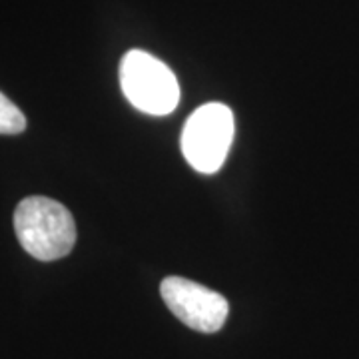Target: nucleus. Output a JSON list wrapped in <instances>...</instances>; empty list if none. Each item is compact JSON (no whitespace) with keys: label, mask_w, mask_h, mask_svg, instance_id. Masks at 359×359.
I'll list each match as a JSON object with an SVG mask.
<instances>
[{"label":"nucleus","mask_w":359,"mask_h":359,"mask_svg":"<svg viewBox=\"0 0 359 359\" xmlns=\"http://www.w3.org/2000/svg\"><path fill=\"white\" fill-rule=\"evenodd\" d=\"M25 128L26 118L20 112V108L0 92V134L14 136V134L25 132Z\"/></svg>","instance_id":"5"},{"label":"nucleus","mask_w":359,"mask_h":359,"mask_svg":"<svg viewBox=\"0 0 359 359\" xmlns=\"http://www.w3.org/2000/svg\"><path fill=\"white\" fill-rule=\"evenodd\" d=\"M233 140V114L228 106L210 102L194 112L182 132V152L188 164L202 172L214 174L226 162Z\"/></svg>","instance_id":"3"},{"label":"nucleus","mask_w":359,"mask_h":359,"mask_svg":"<svg viewBox=\"0 0 359 359\" xmlns=\"http://www.w3.org/2000/svg\"><path fill=\"white\" fill-rule=\"evenodd\" d=\"M14 231L20 245L40 262L68 256L76 244V224L60 202L30 196L14 210Z\"/></svg>","instance_id":"1"},{"label":"nucleus","mask_w":359,"mask_h":359,"mask_svg":"<svg viewBox=\"0 0 359 359\" xmlns=\"http://www.w3.org/2000/svg\"><path fill=\"white\" fill-rule=\"evenodd\" d=\"M160 295L182 323L202 334H214L228 320V299L218 292L186 278L170 276L160 283Z\"/></svg>","instance_id":"4"},{"label":"nucleus","mask_w":359,"mask_h":359,"mask_svg":"<svg viewBox=\"0 0 359 359\" xmlns=\"http://www.w3.org/2000/svg\"><path fill=\"white\" fill-rule=\"evenodd\" d=\"M120 86L128 102L152 116L170 114L180 102L176 74L144 50H130L120 62Z\"/></svg>","instance_id":"2"}]
</instances>
